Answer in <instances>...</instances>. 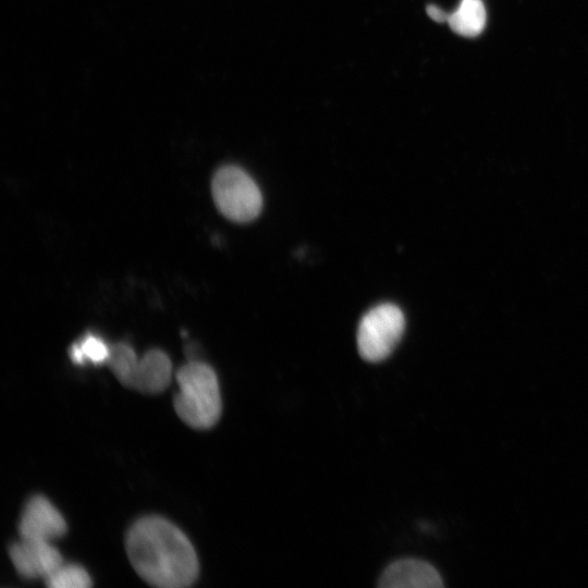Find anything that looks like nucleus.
Instances as JSON below:
<instances>
[{
	"instance_id": "nucleus-1",
	"label": "nucleus",
	"mask_w": 588,
	"mask_h": 588,
	"mask_svg": "<svg viewBox=\"0 0 588 588\" xmlns=\"http://www.w3.org/2000/svg\"><path fill=\"white\" fill-rule=\"evenodd\" d=\"M125 549L133 568L151 586L183 588L198 576L193 544L163 517L146 516L136 520L126 534Z\"/></svg>"
},
{
	"instance_id": "nucleus-2",
	"label": "nucleus",
	"mask_w": 588,
	"mask_h": 588,
	"mask_svg": "<svg viewBox=\"0 0 588 588\" xmlns=\"http://www.w3.org/2000/svg\"><path fill=\"white\" fill-rule=\"evenodd\" d=\"M179 392L173 404L183 422L195 429H208L221 415V395L215 370L207 364L191 360L175 373Z\"/></svg>"
},
{
	"instance_id": "nucleus-3",
	"label": "nucleus",
	"mask_w": 588,
	"mask_h": 588,
	"mask_svg": "<svg viewBox=\"0 0 588 588\" xmlns=\"http://www.w3.org/2000/svg\"><path fill=\"white\" fill-rule=\"evenodd\" d=\"M211 192L217 208L231 221L249 222L261 211L262 196L258 185L236 166H224L217 170Z\"/></svg>"
},
{
	"instance_id": "nucleus-4",
	"label": "nucleus",
	"mask_w": 588,
	"mask_h": 588,
	"mask_svg": "<svg viewBox=\"0 0 588 588\" xmlns=\"http://www.w3.org/2000/svg\"><path fill=\"white\" fill-rule=\"evenodd\" d=\"M405 329L403 311L394 304L384 303L367 311L359 321L357 348L371 363L385 359L400 342Z\"/></svg>"
},
{
	"instance_id": "nucleus-5",
	"label": "nucleus",
	"mask_w": 588,
	"mask_h": 588,
	"mask_svg": "<svg viewBox=\"0 0 588 588\" xmlns=\"http://www.w3.org/2000/svg\"><path fill=\"white\" fill-rule=\"evenodd\" d=\"M66 529L63 516L47 498L34 495L25 504L19 523L21 539L51 542Z\"/></svg>"
},
{
	"instance_id": "nucleus-6",
	"label": "nucleus",
	"mask_w": 588,
	"mask_h": 588,
	"mask_svg": "<svg viewBox=\"0 0 588 588\" xmlns=\"http://www.w3.org/2000/svg\"><path fill=\"white\" fill-rule=\"evenodd\" d=\"M16 572L26 579H46L64 563L59 550L48 541L23 540L9 549Z\"/></svg>"
},
{
	"instance_id": "nucleus-7",
	"label": "nucleus",
	"mask_w": 588,
	"mask_h": 588,
	"mask_svg": "<svg viewBox=\"0 0 588 588\" xmlns=\"http://www.w3.org/2000/svg\"><path fill=\"white\" fill-rule=\"evenodd\" d=\"M382 588H438L443 583L437 569L427 562L404 559L390 564L379 579Z\"/></svg>"
},
{
	"instance_id": "nucleus-8",
	"label": "nucleus",
	"mask_w": 588,
	"mask_h": 588,
	"mask_svg": "<svg viewBox=\"0 0 588 588\" xmlns=\"http://www.w3.org/2000/svg\"><path fill=\"white\" fill-rule=\"evenodd\" d=\"M172 379V364L160 350H150L138 358L127 388L143 393H159L168 388Z\"/></svg>"
},
{
	"instance_id": "nucleus-9",
	"label": "nucleus",
	"mask_w": 588,
	"mask_h": 588,
	"mask_svg": "<svg viewBox=\"0 0 588 588\" xmlns=\"http://www.w3.org/2000/svg\"><path fill=\"white\" fill-rule=\"evenodd\" d=\"M487 13L481 0H461L457 8L449 13L450 28L463 37H476L483 30Z\"/></svg>"
},
{
	"instance_id": "nucleus-10",
	"label": "nucleus",
	"mask_w": 588,
	"mask_h": 588,
	"mask_svg": "<svg viewBox=\"0 0 588 588\" xmlns=\"http://www.w3.org/2000/svg\"><path fill=\"white\" fill-rule=\"evenodd\" d=\"M110 356V346L102 339L94 334H87L78 343H74L70 348V357L75 364H83L85 360L94 364L107 363Z\"/></svg>"
},
{
	"instance_id": "nucleus-11",
	"label": "nucleus",
	"mask_w": 588,
	"mask_h": 588,
	"mask_svg": "<svg viewBox=\"0 0 588 588\" xmlns=\"http://www.w3.org/2000/svg\"><path fill=\"white\" fill-rule=\"evenodd\" d=\"M45 583L50 588H89L93 583L87 571L77 564H61Z\"/></svg>"
},
{
	"instance_id": "nucleus-12",
	"label": "nucleus",
	"mask_w": 588,
	"mask_h": 588,
	"mask_svg": "<svg viewBox=\"0 0 588 588\" xmlns=\"http://www.w3.org/2000/svg\"><path fill=\"white\" fill-rule=\"evenodd\" d=\"M137 360L135 352L127 344L117 343L110 346L107 364L123 385L127 387Z\"/></svg>"
},
{
	"instance_id": "nucleus-13",
	"label": "nucleus",
	"mask_w": 588,
	"mask_h": 588,
	"mask_svg": "<svg viewBox=\"0 0 588 588\" xmlns=\"http://www.w3.org/2000/svg\"><path fill=\"white\" fill-rule=\"evenodd\" d=\"M426 11H427L428 16L434 22H438V23L448 22L449 13L442 10L441 8H439L438 5L428 4L426 7Z\"/></svg>"
}]
</instances>
